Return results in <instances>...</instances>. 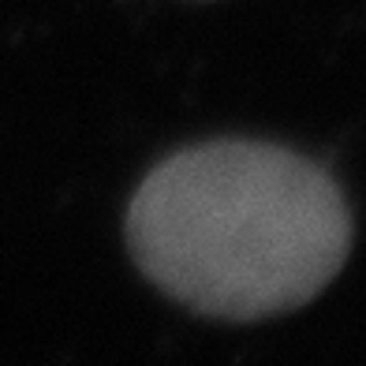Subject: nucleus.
<instances>
[{"mask_svg": "<svg viewBox=\"0 0 366 366\" xmlns=\"http://www.w3.org/2000/svg\"><path fill=\"white\" fill-rule=\"evenodd\" d=\"M127 243L176 303L258 322L310 303L340 273L352 217L314 161L265 142H209L142 179Z\"/></svg>", "mask_w": 366, "mask_h": 366, "instance_id": "1", "label": "nucleus"}]
</instances>
